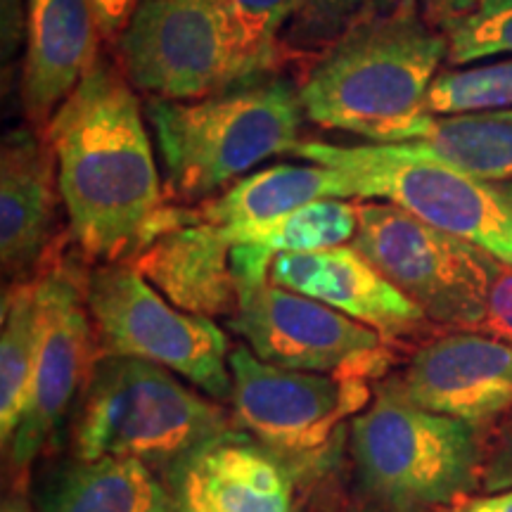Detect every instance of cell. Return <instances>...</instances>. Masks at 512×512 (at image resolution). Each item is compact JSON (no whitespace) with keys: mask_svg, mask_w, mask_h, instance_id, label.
<instances>
[{"mask_svg":"<svg viewBox=\"0 0 512 512\" xmlns=\"http://www.w3.org/2000/svg\"><path fill=\"white\" fill-rule=\"evenodd\" d=\"M143 112L119 64L100 55L46 131L69 240L93 266L131 259L166 207Z\"/></svg>","mask_w":512,"mask_h":512,"instance_id":"1","label":"cell"},{"mask_svg":"<svg viewBox=\"0 0 512 512\" xmlns=\"http://www.w3.org/2000/svg\"><path fill=\"white\" fill-rule=\"evenodd\" d=\"M145 117L166 197L183 207L211 200L266 159L294 155L306 114L297 83L271 74L200 100L147 98Z\"/></svg>","mask_w":512,"mask_h":512,"instance_id":"2","label":"cell"},{"mask_svg":"<svg viewBox=\"0 0 512 512\" xmlns=\"http://www.w3.org/2000/svg\"><path fill=\"white\" fill-rule=\"evenodd\" d=\"M448 62V43L413 0L366 17L332 41L299 83L306 119L330 131L380 140L420 114Z\"/></svg>","mask_w":512,"mask_h":512,"instance_id":"3","label":"cell"},{"mask_svg":"<svg viewBox=\"0 0 512 512\" xmlns=\"http://www.w3.org/2000/svg\"><path fill=\"white\" fill-rule=\"evenodd\" d=\"M238 430L221 401L155 363L102 356L69 425L76 460L131 458L169 475L202 446Z\"/></svg>","mask_w":512,"mask_h":512,"instance_id":"4","label":"cell"},{"mask_svg":"<svg viewBox=\"0 0 512 512\" xmlns=\"http://www.w3.org/2000/svg\"><path fill=\"white\" fill-rule=\"evenodd\" d=\"M358 489L384 512L456 510L482 489V427L425 411L375 384L373 401L349 422Z\"/></svg>","mask_w":512,"mask_h":512,"instance_id":"5","label":"cell"},{"mask_svg":"<svg viewBox=\"0 0 512 512\" xmlns=\"http://www.w3.org/2000/svg\"><path fill=\"white\" fill-rule=\"evenodd\" d=\"M114 48L133 88L162 100L209 98L285 60V48L252 36L233 0H138Z\"/></svg>","mask_w":512,"mask_h":512,"instance_id":"6","label":"cell"},{"mask_svg":"<svg viewBox=\"0 0 512 512\" xmlns=\"http://www.w3.org/2000/svg\"><path fill=\"white\" fill-rule=\"evenodd\" d=\"M235 427L294 472L313 477L337 460L347 422L366 411L375 384L271 366L247 344L230 351Z\"/></svg>","mask_w":512,"mask_h":512,"instance_id":"7","label":"cell"},{"mask_svg":"<svg viewBox=\"0 0 512 512\" xmlns=\"http://www.w3.org/2000/svg\"><path fill=\"white\" fill-rule=\"evenodd\" d=\"M86 302L105 356L155 363L230 401L233 344L214 320L178 309L128 261L88 268Z\"/></svg>","mask_w":512,"mask_h":512,"instance_id":"8","label":"cell"},{"mask_svg":"<svg viewBox=\"0 0 512 512\" xmlns=\"http://www.w3.org/2000/svg\"><path fill=\"white\" fill-rule=\"evenodd\" d=\"M294 155L342 171L351 200L392 202L512 266V211L496 183L434 162L392 157L375 143L351 147L302 140Z\"/></svg>","mask_w":512,"mask_h":512,"instance_id":"9","label":"cell"},{"mask_svg":"<svg viewBox=\"0 0 512 512\" xmlns=\"http://www.w3.org/2000/svg\"><path fill=\"white\" fill-rule=\"evenodd\" d=\"M358 252L432 325L479 330L486 311L482 247L430 226L392 202L358 200Z\"/></svg>","mask_w":512,"mask_h":512,"instance_id":"10","label":"cell"},{"mask_svg":"<svg viewBox=\"0 0 512 512\" xmlns=\"http://www.w3.org/2000/svg\"><path fill=\"white\" fill-rule=\"evenodd\" d=\"M86 273L69 254H57L36 275L43 309V342L27 411L5 446L12 482L22 484L43 453L60 444L64 422L86 392L105 351L86 302Z\"/></svg>","mask_w":512,"mask_h":512,"instance_id":"11","label":"cell"},{"mask_svg":"<svg viewBox=\"0 0 512 512\" xmlns=\"http://www.w3.org/2000/svg\"><path fill=\"white\" fill-rule=\"evenodd\" d=\"M228 325L261 361L337 380L377 384L403 356L363 323L271 280L240 290Z\"/></svg>","mask_w":512,"mask_h":512,"instance_id":"12","label":"cell"},{"mask_svg":"<svg viewBox=\"0 0 512 512\" xmlns=\"http://www.w3.org/2000/svg\"><path fill=\"white\" fill-rule=\"evenodd\" d=\"M380 384L425 411L484 427L512 415V347L479 330H444Z\"/></svg>","mask_w":512,"mask_h":512,"instance_id":"13","label":"cell"},{"mask_svg":"<svg viewBox=\"0 0 512 512\" xmlns=\"http://www.w3.org/2000/svg\"><path fill=\"white\" fill-rule=\"evenodd\" d=\"M268 280L363 323L403 356L432 335L430 318L354 245L278 254Z\"/></svg>","mask_w":512,"mask_h":512,"instance_id":"14","label":"cell"},{"mask_svg":"<svg viewBox=\"0 0 512 512\" xmlns=\"http://www.w3.org/2000/svg\"><path fill=\"white\" fill-rule=\"evenodd\" d=\"M60 174L48 138L17 126L0 145V264L10 283L31 280L62 254Z\"/></svg>","mask_w":512,"mask_h":512,"instance_id":"15","label":"cell"},{"mask_svg":"<svg viewBox=\"0 0 512 512\" xmlns=\"http://www.w3.org/2000/svg\"><path fill=\"white\" fill-rule=\"evenodd\" d=\"M230 252L226 230L202 221L197 209L176 204L169 226L128 264L181 311L214 320L230 318L240 306Z\"/></svg>","mask_w":512,"mask_h":512,"instance_id":"16","label":"cell"},{"mask_svg":"<svg viewBox=\"0 0 512 512\" xmlns=\"http://www.w3.org/2000/svg\"><path fill=\"white\" fill-rule=\"evenodd\" d=\"M22 107L27 124L46 136L62 102L100 57L91 0H27Z\"/></svg>","mask_w":512,"mask_h":512,"instance_id":"17","label":"cell"},{"mask_svg":"<svg viewBox=\"0 0 512 512\" xmlns=\"http://www.w3.org/2000/svg\"><path fill=\"white\" fill-rule=\"evenodd\" d=\"M164 479L207 512H297L294 472L240 430L202 446Z\"/></svg>","mask_w":512,"mask_h":512,"instance_id":"18","label":"cell"},{"mask_svg":"<svg viewBox=\"0 0 512 512\" xmlns=\"http://www.w3.org/2000/svg\"><path fill=\"white\" fill-rule=\"evenodd\" d=\"M375 145L401 159L434 162L486 183L512 178V110L415 114Z\"/></svg>","mask_w":512,"mask_h":512,"instance_id":"19","label":"cell"},{"mask_svg":"<svg viewBox=\"0 0 512 512\" xmlns=\"http://www.w3.org/2000/svg\"><path fill=\"white\" fill-rule=\"evenodd\" d=\"M339 197L351 200L349 178L323 164H275L235 181L221 195L197 204L202 221L226 233L264 226L304 204Z\"/></svg>","mask_w":512,"mask_h":512,"instance_id":"20","label":"cell"},{"mask_svg":"<svg viewBox=\"0 0 512 512\" xmlns=\"http://www.w3.org/2000/svg\"><path fill=\"white\" fill-rule=\"evenodd\" d=\"M171 491L150 465L131 458H69L43 477L38 512H164Z\"/></svg>","mask_w":512,"mask_h":512,"instance_id":"21","label":"cell"},{"mask_svg":"<svg viewBox=\"0 0 512 512\" xmlns=\"http://www.w3.org/2000/svg\"><path fill=\"white\" fill-rule=\"evenodd\" d=\"M43 342V309L38 280L10 283L3 292L0 335V441L3 448L27 411Z\"/></svg>","mask_w":512,"mask_h":512,"instance_id":"22","label":"cell"},{"mask_svg":"<svg viewBox=\"0 0 512 512\" xmlns=\"http://www.w3.org/2000/svg\"><path fill=\"white\" fill-rule=\"evenodd\" d=\"M358 230V200L325 197L304 204L264 226L228 233L230 242L254 245L273 256L320 252L354 242Z\"/></svg>","mask_w":512,"mask_h":512,"instance_id":"23","label":"cell"},{"mask_svg":"<svg viewBox=\"0 0 512 512\" xmlns=\"http://www.w3.org/2000/svg\"><path fill=\"white\" fill-rule=\"evenodd\" d=\"M512 110V57L446 69L432 81L420 114Z\"/></svg>","mask_w":512,"mask_h":512,"instance_id":"24","label":"cell"},{"mask_svg":"<svg viewBox=\"0 0 512 512\" xmlns=\"http://www.w3.org/2000/svg\"><path fill=\"white\" fill-rule=\"evenodd\" d=\"M448 43V64L486 60L494 55H512V0H486L475 12L441 29Z\"/></svg>","mask_w":512,"mask_h":512,"instance_id":"25","label":"cell"},{"mask_svg":"<svg viewBox=\"0 0 512 512\" xmlns=\"http://www.w3.org/2000/svg\"><path fill=\"white\" fill-rule=\"evenodd\" d=\"M394 5L396 0H304L302 12L294 19L292 34L309 46H330L356 22L387 12Z\"/></svg>","mask_w":512,"mask_h":512,"instance_id":"26","label":"cell"},{"mask_svg":"<svg viewBox=\"0 0 512 512\" xmlns=\"http://www.w3.org/2000/svg\"><path fill=\"white\" fill-rule=\"evenodd\" d=\"M486 271V311L479 332L501 339L512 347V266L482 252Z\"/></svg>","mask_w":512,"mask_h":512,"instance_id":"27","label":"cell"},{"mask_svg":"<svg viewBox=\"0 0 512 512\" xmlns=\"http://www.w3.org/2000/svg\"><path fill=\"white\" fill-rule=\"evenodd\" d=\"M233 5L254 38L266 46L283 48L280 31L290 22L294 24L304 0H233Z\"/></svg>","mask_w":512,"mask_h":512,"instance_id":"28","label":"cell"},{"mask_svg":"<svg viewBox=\"0 0 512 512\" xmlns=\"http://www.w3.org/2000/svg\"><path fill=\"white\" fill-rule=\"evenodd\" d=\"M482 489L486 494L512 489V415L503 422L496 439L486 448Z\"/></svg>","mask_w":512,"mask_h":512,"instance_id":"29","label":"cell"},{"mask_svg":"<svg viewBox=\"0 0 512 512\" xmlns=\"http://www.w3.org/2000/svg\"><path fill=\"white\" fill-rule=\"evenodd\" d=\"M95 22H98L100 36L105 41L114 43L126 29L128 19H131L133 10H136L138 0H91Z\"/></svg>","mask_w":512,"mask_h":512,"instance_id":"30","label":"cell"},{"mask_svg":"<svg viewBox=\"0 0 512 512\" xmlns=\"http://www.w3.org/2000/svg\"><path fill=\"white\" fill-rule=\"evenodd\" d=\"M418 5L420 15L432 24L434 29H444L456 19H463L475 12L486 0H413Z\"/></svg>","mask_w":512,"mask_h":512,"instance_id":"31","label":"cell"},{"mask_svg":"<svg viewBox=\"0 0 512 512\" xmlns=\"http://www.w3.org/2000/svg\"><path fill=\"white\" fill-rule=\"evenodd\" d=\"M453 512H512V489L496 491L479 498H467Z\"/></svg>","mask_w":512,"mask_h":512,"instance_id":"32","label":"cell"},{"mask_svg":"<svg viewBox=\"0 0 512 512\" xmlns=\"http://www.w3.org/2000/svg\"><path fill=\"white\" fill-rule=\"evenodd\" d=\"M164 482H166V479H164ZM166 486H169V484H166ZM169 491H171V498H169V505H166L164 512H207V510H202L200 505L190 503L188 498L178 494V491L171 489V486H169Z\"/></svg>","mask_w":512,"mask_h":512,"instance_id":"33","label":"cell"},{"mask_svg":"<svg viewBox=\"0 0 512 512\" xmlns=\"http://www.w3.org/2000/svg\"><path fill=\"white\" fill-rule=\"evenodd\" d=\"M3 512H31L29 505L22 501V498H8V501L3 503Z\"/></svg>","mask_w":512,"mask_h":512,"instance_id":"34","label":"cell"},{"mask_svg":"<svg viewBox=\"0 0 512 512\" xmlns=\"http://www.w3.org/2000/svg\"><path fill=\"white\" fill-rule=\"evenodd\" d=\"M347 512H384V510H382V508H377L375 503L366 501V498H361V501H356L354 505H351V508H349Z\"/></svg>","mask_w":512,"mask_h":512,"instance_id":"35","label":"cell"},{"mask_svg":"<svg viewBox=\"0 0 512 512\" xmlns=\"http://www.w3.org/2000/svg\"><path fill=\"white\" fill-rule=\"evenodd\" d=\"M496 188H498V192H501V195H503V200L508 202V207H510V211H512V178H510V181L496 183Z\"/></svg>","mask_w":512,"mask_h":512,"instance_id":"36","label":"cell"}]
</instances>
